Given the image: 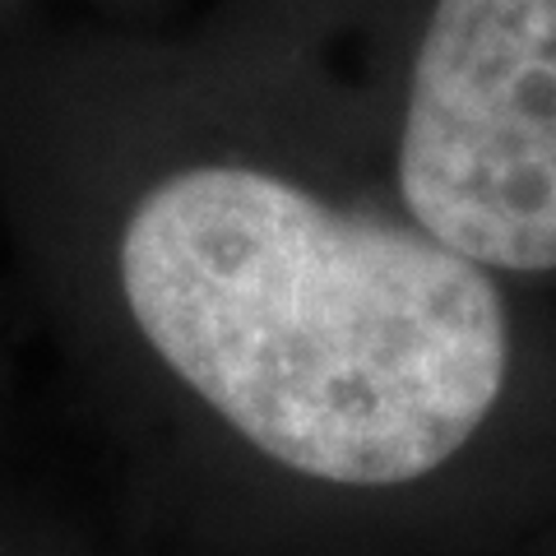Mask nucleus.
<instances>
[{"instance_id": "2", "label": "nucleus", "mask_w": 556, "mask_h": 556, "mask_svg": "<svg viewBox=\"0 0 556 556\" xmlns=\"http://www.w3.org/2000/svg\"><path fill=\"white\" fill-rule=\"evenodd\" d=\"M399 190L417 228L473 265L556 269V0H437Z\"/></svg>"}, {"instance_id": "1", "label": "nucleus", "mask_w": 556, "mask_h": 556, "mask_svg": "<svg viewBox=\"0 0 556 556\" xmlns=\"http://www.w3.org/2000/svg\"><path fill=\"white\" fill-rule=\"evenodd\" d=\"M139 334L269 459L343 486L441 468L506 386L482 265L255 167H190L121 232Z\"/></svg>"}]
</instances>
